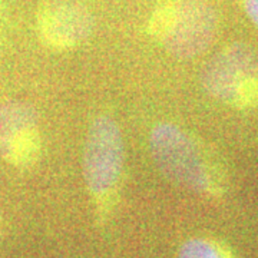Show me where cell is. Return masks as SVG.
<instances>
[{
  "instance_id": "cell-3",
  "label": "cell",
  "mask_w": 258,
  "mask_h": 258,
  "mask_svg": "<svg viewBox=\"0 0 258 258\" xmlns=\"http://www.w3.org/2000/svg\"><path fill=\"white\" fill-rule=\"evenodd\" d=\"M125 148L119 126L109 116H99L89 126L83 149V175L89 191L106 197L123 171Z\"/></svg>"
},
{
  "instance_id": "cell-1",
  "label": "cell",
  "mask_w": 258,
  "mask_h": 258,
  "mask_svg": "<svg viewBox=\"0 0 258 258\" xmlns=\"http://www.w3.org/2000/svg\"><path fill=\"white\" fill-rule=\"evenodd\" d=\"M154 36L179 59L200 55L215 35V15L203 0H166L155 12Z\"/></svg>"
},
{
  "instance_id": "cell-4",
  "label": "cell",
  "mask_w": 258,
  "mask_h": 258,
  "mask_svg": "<svg viewBox=\"0 0 258 258\" xmlns=\"http://www.w3.org/2000/svg\"><path fill=\"white\" fill-rule=\"evenodd\" d=\"M257 82L258 59L242 47L222 52L205 68L203 75L205 89L227 102L242 101Z\"/></svg>"
},
{
  "instance_id": "cell-8",
  "label": "cell",
  "mask_w": 258,
  "mask_h": 258,
  "mask_svg": "<svg viewBox=\"0 0 258 258\" xmlns=\"http://www.w3.org/2000/svg\"><path fill=\"white\" fill-rule=\"evenodd\" d=\"M244 9L247 16L258 28V0H244Z\"/></svg>"
},
{
  "instance_id": "cell-7",
  "label": "cell",
  "mask_w": 258,
  "mask_h": 258,
  "mask_svg": "<svg viewBox=\"0 0 258 258\" xmlns=\"http://www.w3.org/2000/svg\"><path fill=\"white\" fill-rule=\"evenodd\" d=\"M179 258H227L222 249L214 242L203 238H192L182 244Z\"/></svg>"
},
{
  "instance_id": "cell-2",
  "label": "cell",
  "mask_w": 258,
  "mask_h": 258,
  "mask_svg": "<svg viewBox=\"0 0 258 258\" xmlns=\"http://www.w3.org/2000/svg\"><path fill=\"white\" fill-rule=\"evenodd\" d=\"M149 147L161 172L172 182L195 192H212L215 181L203 149L172 123H159L151 132Z\"/></svg>"
},
{
  "instance_id": "cell-5",
  "label": "cell",
  "mask_w": 258,
  "mask_h": 258,
  "mask_svg": "<svg viewBox=\"0 0 258 258\" xmlns=\"http://www.w3.org/2000/svg\"><path fill=\"white\" fill-rule=\"evenodd\" d=\"M92 19L76 2L52 0L39 12V32L49 46L69 49L89 36Z\"/></svg>"
},
{
  "instance_id": "cell-6",
  "label": "cell",
  "mask_w": 258,
  "mask_h": 258,
  "mask_svg": "<svg viewBox=\"0 0 258 258\" xmlns=\"http://www.w3.org/2000/svg\"><path fill=\"white\" fill-rule=\"evenodd\" d=\"M36 123L37 113L32 106L22 102H0V142L35 131Z\"/></svg>"
}]
</instances>
